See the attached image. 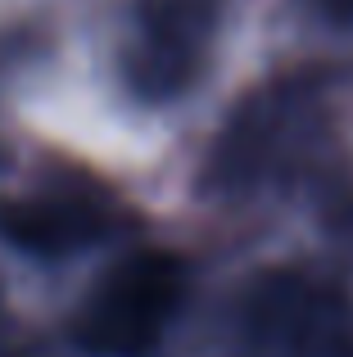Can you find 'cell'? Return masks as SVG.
<instances>
[{"mask_svg": "<svg viewBox=\"0 0 353 357\" xmlns=\"http://www.w3.org/2000/svg\"><path fill=\"white\" fill-rule=\"evenodd\" d=\"M186 271L172 253L136 249L91 285L77 312V340L96 357H141L163 340L181 307Z\"/></svg>", "mask_w": 353, "mask_h": 357, "instance_id": "6da1fadb", "label": "cell"}, {"mask_svg": "<svg viewBox=\"0 0 353 357\" xmlns=\"http://www.w3.org/2000/svg\"><path fill=\"white\" fill-rule=\"evenodd\" d=\"M331 9H340V14H353V0H331Z\"/></svg>", "mask_w": 353, "mask_h": 357, "instance_id": "5b68a950", "label": "cell"}, {"mask_svg": "<svg viewBox=\"0 0 353 357\" xmlns=\"http://www.w3.org/2000/svg\"><path fill=\"white\" fill-rule=\"evenodd\" d=\"M254 335L276 357H353V317L326 285L276 271L249 298Z\"/></svg>", "mask_w": 353, "mask_h": 357, "instance_id": "7a4b0ae2", "label": "cell"}, {"mask_svg": "<svg viewBox=\"0 0 353 357\" xmlns=\"http://www.w3.org/2000/svg\"><path fill=\"white\" fill-rule=\"evenodd\" d=\"M109 231L105 208L77 195H36V199L0 204V236L41 258L77 253Z\"/></svg>", "mask_w": 353, "mask_h": 357, "instance_id": "277c9868", "label": "cell"}, {"mask_svg": "<svg viewBox=\"0 0 353 357\" xmlns=\"http://www.w3.org/2000/svg\"><path fill=\"white\" fill-rule=\"evenodd\" d=\"M218 14L222 0H141L132 82L150 100H168L186 82H195Z\"/></svg>", "mask_w": 353, "mask_h": 357, "instance_id": "3957f363", "label": "cell"}]
</instances>
